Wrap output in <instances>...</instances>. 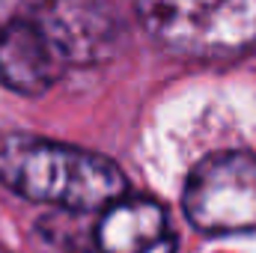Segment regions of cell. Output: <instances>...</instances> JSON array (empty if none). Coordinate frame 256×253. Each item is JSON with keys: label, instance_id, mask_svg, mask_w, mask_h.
Listing matches in <instances>:
<instances>
[{"label": "cell", "instance_id": "cell-1", "mask_svg": "<svg viewBox=\"0 0 256 253\" xmlns=\"http://www.w3.org/2000/svg\"><path fill=\"white\" fill-rule=\"evenodd\" d=\"M0 185L66 212H104L128 194L126 173L110 158L18 131L0 134Z\"/></svg>", "mask_w": 256, "mask_h": 253}, {"label": "cell", "instance_id": "cell-2", "mask_svg": "<svg viewBox=\"0 0 256 253\" xmlns=\"http://www.w3.org/2000/svg\"><path fill=\"white\" fill-rule=\"evenodd\" d=\"M146 36L194 63H230L256 48V0H134Z\"/></svg>", "mask_w": 256, "mask_h": 253}, {"label": "cell", "instance_id": "cell-3", "mask_svg": "<svg viewBox=\"0 0 256 253\" xmlns=\"http://www.w3.org/2000/svg\"><path fill=\"white\" fill-rule=\"evenodd\" d=\"M182 208L206 236L256 232V155L218 152L194 164L182 188Z\"/></svg>", "mask_w": 256, "mask_h": 253}, {"label": "cell", "instance_id": "cell-4", "mask_svg": "<svg viewBox=\"0 0 256 253\" xmlns=\"http://www.w3.org/2000/svg\"><path fill=\"white\" fill-rule=\"evenodd\" d=\"M60 39L33 12L0 24V84L21 96H42L68 68Z\"/></svg>", "mask_w": 256, "mask_h": 253}, {"label": "cell", "instance_id": "cell-5", "mask_svg": "<svg viewBox=\"0 0 256 253\" xmlns=\"http://www.w3.org/2000/svg\"><path fill=\"white\" fill-rule=\"evenodd\" d=\"M96 253H176L167 208L152 196L110 202L96 226Z\"/></svg>", "mask_w": 256, "mask_h": 253}, {"label": "cell", "instance_id": "cell-6", "mask_svg": "<svg viewBox=\"0 0 256 253\" xmlns=\"http://www.w3.org/2000/svg\"><path fill=\"white\" fill-rule=\"evenodd\" d=\"M54 0H0V24L12 21V18H24V15H33L45 6H51Z\"/></svg>", "mask_w": 256, "mask_h": 253}, {"label": "cell", "instance_id": "cell-7", "mask_svg": "<svg viewBox=\"0 0 256 253\" xmlns=\"http://www.w3.org/2000/svg\"><path fill=\"white\" fill-rule=\"evenodd\" d=\"M54 253H86V250H78V248H54Z\"/></svg>", "mask_w": 256, "mask_h": 253}, {"label": "cell", "instance_id": "cell-8", "mask_svg": "<svg viewBox=\"0 0 256 253\" xmlns=\"http://www.w3.org/2000/svg\"><path fill=\"white\" fill-rule=\"evenodd\" d=\"M0 253H9V250H3V248H0Z\"/></svg>", "mask_w": 256, "mask_h": 253}]
</instances>
